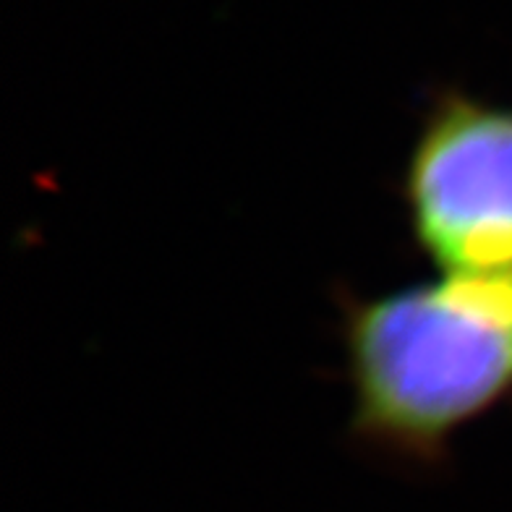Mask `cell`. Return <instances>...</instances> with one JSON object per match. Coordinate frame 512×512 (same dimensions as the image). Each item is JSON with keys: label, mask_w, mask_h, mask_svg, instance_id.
Listing matches in <instances>:
<instances>
[{"label": "cell", "mask_w": 512, "mask_h": 512, "mask_svg": "<svg viewBox=\"0 0 512 512\" xmlns=\"http://www.w3.org/2000/svg\"><path fill=\"white\" fill-rule=\"evenodd\" d=\"M343 337L356 437L437 460L512 392V270L442 275L356 301Z\"/></svg>", "instance_id": "1"}, {"label": "cell", "mask_w": 512, "mask_h": 512, "mask_svg": "<svg viewBox=\"0 0 512 512\" xmlns=\"http://www.w3.org/2000/svg\"><path fill=\"white\" fill-rule=\"evenodd\" d=\"M413 236L442 275L512 270V105L460 89L418 128L403 181Z\"/></svg>", "instance_id": "2"}]
</instances>
